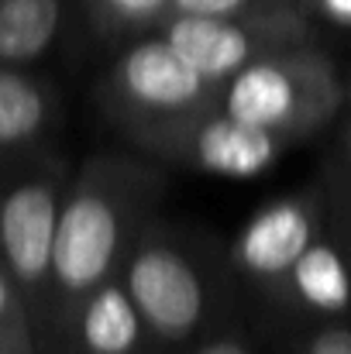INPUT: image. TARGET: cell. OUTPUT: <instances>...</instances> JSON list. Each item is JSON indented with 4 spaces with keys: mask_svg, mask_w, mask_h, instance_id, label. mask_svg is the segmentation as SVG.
I'll return each instance as SVG.
<instances>
[{
    "mask_svg": "<svg viewBox=\"0 0 351 354\" xmlns=\"http://www.w3.org/2000/svg\"><path fill=\"white\" fill-rule=\"evenodd\" d=\"M45 124V97L21 73L0 69V148L35 138Z\"/></svg>",
    "mask_w": 351,
    "mask_h": 354,
    "instance_id": "cell-12",
    "label": "cell"
},
{
    "mask_svg": "<svg viewBox=\"0 0 351 354\" xmlns=\"http://www.w3.org/2000/svg\"><path fill=\"white\" fill-rule=\"evenodd\" d=\"M207 83H228L237 69L255 62L272 41L265 31L234 17H197L176 14L162 35Z\"/></svg>",
    "mask_w": 351,
    "mask_h": 354,
    "instance_id": "cell-7",
    "label": "cell"
},
{
    "mask_svg": "<svg viewBox=\"0 0 351 354\" xmlns=\"http://www.w3.org/2000/svg\"><path fill=\"white\" fill-rule=\"evenodd\" d=\"M251 0H169L176 14H197V17H237Z\"/></svg>",
    "mask_w": 351,
    "mask_h": 354,
    "instance_id": "cell-15",
    "label": "cell"
},
{
    "mask_svg": "<svg viewBox=\"0 0 351 354\" xmlns=\"http://www.w3.org/2000/svg\"><path fill=\"white\" fill-rule=\"evenodd\" d=\"M21 344H24L21 313H17V303H14V292H10L7 272L0 268V348H3V351H21Z\"/></svg>",
    "mask_w": 351,
    "mask_h": 354,
    "instance_id": "cell-13",
    "label": "cell"
},
{
    "mask_svg": "<svg viewBox=\"0 0 351 354\" xmlns=\"http://www.w3.org/2000/svg\"><path fill=\"white\" fill-rule=\"evenodd\" d=\"M338 104V83L317 55H258L228 80L224 114L279 138L310 131Z\"/></svg>",
    "mask_w": 351,
    "mask_h": 354,
    "instance_id": "cell-1",
    "label": "cell"
},
{
    "mask_svg": "<svg viewBox=\"0 0 351 354\" xmlns=\"http://www.w3.org/2000/svg\"><path fill=\"white\" fill-rule=\"evenodd\" d=\"M197 354H248L237 341H217V344H210V348H204V351Z\"/></svg>",
    "mask_w": 351,
    "mask_h": 354,
    "instance_id": "cell-18",
    "label": "cell"
},
{
    "mask_svg": "<svg viewBox=\"0 0 351 354\" xmlns=\"http://www.w3.org/2000/svg\"><path fill=\"white\" fill-rule=\"evenodd\" d=\"M114 83L124 107L162 127L200 118L214 97V83H207L165 38L134 45L120 59Z\"/></svg>",
    "mask_w": 351,
    "mask_h": 354,
    "instance_id": "cell-3",
    "label": "cell"
},
{
    "mask_svg": "<svg viewBox=\"0 0 351 354\" xmlns=\"http://www.w3.org/2000/svg\"><path fill=\"white\" fill-rule=\"evenodd\" d=\"M120 207L104 183L80 186L62 207L52 237V275L66 296H87L114 268Z\"/></svg>",
    "mask_w": 351,
    "mask_h": 354,
    "instance_id": "cell-2",
    "label": "cell"
},
{
    "mask_svg": "<svg viewBox=\"0 0 351 354\" xmlns=\"http://www.w3.org/2000/svg\"><path fill=\"white\" fill-rule=\"evenodd\" d=\"M314 241V217L307 203L282 200L265 207L234 241V261L262 279H279Z\"/></svg>",
    "mask_w": 351,
    "mask_h": 354,
    "instance_id": "cell-8",
    "label": "cell"
},
{
    "mask_svg": "<svg viewBox=\"0 0 351 354\" xmlns=\"http://www.w3.org/2000/svg\"><path fill=\"white\" fill-rule=\"evenodd\" d=\"M169 148L193 165L217 176H258L269 169L282 148V138L265 127H251L221 114H200L169 127Z\"/></svg>",
    "mask_w": 351,
    "mask_h": 354,
    "instance_id": "cell-5",
    "label": "cell"
},
{
    "mask_svg": "<svg viewBox=\"0 0 351 354\" xmlns=\"http://www.w3.org/2000/svg\"><path fill=\"white\" fill-rule=\"evenodd\" d=\"M59 31V0H0V62L42 55Z\"/></svg>",
    "mask_w": 351,
    "mask_h": 354,
    "instance_id": "cell-11",
    "label": "cell"
},
{
    "mask_svg": "<svg viewBox=\"0 0 351 354\" xmlns=\"http://www.w3.org/2000/svg\"><path fill=\"white\" fill-rule=\"evenodd\" d=\"M317 3H321V10L327 17H334L341 24H351V0H317Z\"/></svg>",
    "mask_w": 351,
    "mask_h": 354,
    "instance_id": "cell-17",
    "label": "cell"
},
{
    "mask_svg": "<svg viewBox=\"0 0 351 354\" xmlns=\"http://www.w3.org/2000/svg\"><path fill=\"white\" fill-rule=\"evenodd\" d=\"M100 3L120 24H145L169 7V0H100Z\"/></svg>",
    "mask_w": 351,
    "mask_h": 354,
    "instance_id": "cell-14",
    "label": "cell"
},
{
    "mask_svg": "<svg viewBox=\"0 0 351 354\" xmlns=\"http://www.w3.org/2000/svg\"><path fill=\"white\" fill-rule=\"evenodd\" d=\"M303 354H351V330H321Z\"/></svg>",
    "mask_w": 351,
    "mask_h": 354,
    "instance_id": "cell-16",
    "label": "cell"
},
{
    "mask_svg": "<svg viewBox=\"0 0 351 354\" xmlns=\"http://www.w3.org/2000/svg\"><path fill=\"white\" fill-rule=\"evenodd\" d=\"M83 344L90 354H131L141 337V317L124 286L100 282L87 292L83 306Z\"/></svg>",
    "mask_w": 351,
    "mask_h": 354,
    "instance_id": "cell-9",
    "label": "cell"
},
{
    "mask_svg": "<svg viewBox=\"0 0 351 354\" xmlns=\"http://www.w3.org/2000/svg\"><path fill=\"white\" fill-rule=\"evenodd\" d=\"M59 196L52 183L28 179L0 200V254L17 286H38L52 272Z\"/></svg>",
    "mask_w": 351,
    "mask_h": 354,
    "instance_id": "cell-6",
    "label": "cell"
},
{
    "mask_svg": "<svg viewBox=\"0 0 351 354\" xmlns=\"http://www.w3.org/2000/svg\"><path fill=\"white\" fill-rule=\"evenodd\" d=\"M293 279L296 296L324 313H341L351 306V275L348 265L331 244H307V251L286 272Z\"/></svg>",
    "mask_w": 351,
    "mask_h": 354,
    "instance_id": "cell-10",
    "label": "cell"
},
{
    "mask_svg": "<svg viewBox=\"0 0 351 354\" xmlns=\"http://www.w3.org/2000/svg\"><path fill=\"white\" fill-rule=\"evenodd\" d=\"M124 289L141 324L162 337H183L204 317V286L197 268L165 244H148L131 258Z\"/></svg>",
    "mask_w": 351,
    "mask_h": 354,
    "instance_id": "cell-4",
    "label": "cell"
},
{
    "mask_svg": "<svg viewBox=\"0 0 351 354\" xmlns=\"http://www.w3.org/2000/svg\"><path fill=\"white\" fill-rule=\"evenodd\" d=\"M0 354H21V351H3V348H0Z\"/></svg>",
    "mask_w": 351,
    "mask_h": 354,
    "instance_id": "cell-19",
    "label": "cell"
}]
</instances>
